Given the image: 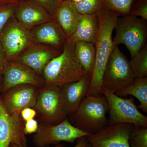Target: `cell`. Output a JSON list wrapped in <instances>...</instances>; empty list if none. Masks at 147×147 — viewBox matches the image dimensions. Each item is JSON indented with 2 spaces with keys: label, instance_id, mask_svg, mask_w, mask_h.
Wrapping results in <instances>:
<instances>
[{
  "label": "cell",
  "instance_id": "ffe728a7",
  "mask_svg": "<svg viewBox=\"0 0 147 147\" xmlns=\"http://www.w3.org/2000/svg\"><path fill=\"white\" fill-rule=\"evenodd\" d=\"M74 53L84 71L86 75L92 77L95 62L94 43L84 41L75 42Z\"/></svg>",
  "mask_w": 147,
  "mask_h": 147
},
{
  "label": "cell",
  "instance_id": "3957f363",
  "mask_svg": "<svg viewBox=\"0 0 147 147\" xmlns=\"http://www.w3.org/2000/svg\"><path fill=\"white\" fill-rule=\"evenodd\" d=\"M108 110V101L103 95L88 96L67 118L76 128L92 135L109 125L106 117Z\"/></svg>",
  "mask_w": 147,
  "mask_h": 147
},
{
  "label": "cell",
  "instance_id": "ba28073f",
  "mask_svg": "<svg viewBox=\"0 0 147 147\" xmlns=\"http://www.w3.org/2000/svg\"><path fill=\"white\" fill-rule=\"evenodd\" d=\"M33 108L45 123L57 124L67 117L60 87L45 86L38 89Z\"/></svg>",
  "mask_w": 147,
  "mask_h": 147
},
{
  "label": "cell",
  "instance_id": "1f68e13d",
  "mask_svg": "<svg viewBox=\"0 0 147 147\" xmlns=\"http://www.w3.org/2000/svg\"><path fill=\"white\" fill-rule=\"evenodd\" d=\"M76 141V144L74 147H86L88 144V142L86 137H81L77 139Z\"/></svg>",
  "mask_w": 147,
  "mask_h": 147
},
{
  "label": "cell",
  "instance_id": "6da1fadb",
  "mask_svg": "<svg viewBox=\"0 0 147 147\" xmlns=\"http://www.w3.org/2000/svg\"><path fill=\"white\" fill-rule=\"evenodd\" d=\"M99 26L95 46V62L87 96L102 94V78L114 47L113 34L119 14L100 7L96 12Z\"/></svg>",
  "mask_w": 147,
  "mask_h": 147
},
{
  "label": "cell",
  "instance_id": "30bf717a",
  "mask_svg": "<svg viewBox=\"0 0 147 147\" xmlns=\"http://www.w3.org/2000/svg\"><path fill=\"white\" fill-rule=\"evenodd\" d=\"M24 125L21 114L10 115L0 97V147H9L11 144L27 147Z\"/></svg>",
  "mask_w": 147,
  "mask_h": 147
},
{
  "label": "cell",
  "instance_id": "d4e9b609",
  "mask_svg": "<svg viewBox=\"0 0 147 147\" xmlns=\"http://www.w3.org/2000/svg\"><path fill=\"white\" fill-rule=\"evenodd\" d=\"M75 5L80 14H93L96 13L101 7V0H83Z\"/></svg>",
  "mask_w": 147,
  "mask_h": 147
},
{
  "label": "cell",
  "instance_id": "d6a6232c",
  "mask_svg": "<svg viewBox=\"0 0 147 147\" xmlns=\"http://www.w3.org/2000/svg\"><path fill=\"white\" fill-rule=\"evenodd\" d=\"M24 0H0V5L10 3L18 4Z\"/></svg>",
  "mask_w": 147,
  "mask_h": 147
},
{
  "label": "cell",
  "instance_id": "4fadbf2b",
  "mask_svg": "<svg viewBox=\"0 0 147 147\" xmlns=\"http://www.w3.org/2000/svg\"><path fill=\"white\" fill-rule=\"evenodd\" d=\"M2 75V93L18 85L28 84L40 88L44 84L43 80L35 71L15 61H7Z\"/></svg>",
  "mask_w": 147,
  "mask_h": 147
},
{
  "label": "cell",
  "instance_id": "4316f807",
  "mask_svg": "<svg viewBox=\"0 0 147 147\" xmlns=\"http://www.w3.org/2000/svg\"><path fill=\"white\" fill-rule=\"evenodd\" d=\"M128 15L147 21V0H139L132 6Z\"/></svg>",
  "mask_w": 147,
  "mask_h": 147
},
{
  "label": "cell",
  "instance_id": "83f0119b",
  "mask_svg": "<svg viewBox=\"0 0 147 147\" xmlns=\"http://www.w3.org/2000/svg\"><path fill=\"white\" fill-rule=\"evenodd\" d=\"M37 3L46 11L50 15L53 16L56 9L61 1V0H32Z\"/></svg>",
  "mask_w": 147,
  "mask_h": 147
},
{
  "label": "cell",
  "instance_id": "5bb4252c",
  "mask_svg": "<svg viewBox=\"0 0 147 147\" xmlns=\"http://www.w3.org/2000/svg\"><path fill=\"white\" fill-rule=\"evenodd\" d=\"M61 50L33 43L14 61L28 66L40 76L49 62L61 53Z\"/></svg>",
  "mask_w": 147,
  "mask_h": 147
},
{
  "label": "cell",
  "instance_id": "e575fe53",
  "mask_svg": "<svg viewBox=\"0 0 147 147\" xmlns=\"http://www.w3.org/2000/svg\"><path fill=\"white\" fill-rule=\"evenodd\" d=\"M2 76H0V97H1V94L2 93V90L3 80L1 79Z\"/></svg>",
  "mask_w": 147,
  "mask_h": 147
},
{
  "label": "cell",
  "instance_id": "277c9868",
  "mask_svg": "<svg viewBox=\"0 0 147 147\" xmlns=\"http://www.w3.org/2000/svg\"><path fill=\"white\" fill-rule=\"evenodd\" d=\"M114 45L123 44L126 46L131 57L146 45L147 21L129 15L118 17L115 26Z\"/></svg>",
  "mask_w": 147,
  "mask_h": 147
},
{
  "label": "cell",
  "instance_id": "e0dca14e",
  "mask_svg": "<svg viewBox=\"0 0 147 147\" xmlns=\"http://www.w3.org/2000/svg\"><path fill=\"white\" fill-rule=\"evenodd\" d=\"M33 43L50 45L63 50L67 41L61 30L54 21L38 25L30 30Z\"/></svg>",
  "mask_w": 147,
  "mask_h": 147
},
{
  "label": "cell",
  "instance_id": "5b68a950",
  "mask_svg": "<svg viewBox=\"0 0 147 147\" xmlns=\"http://www.w3.org/2000/svg\"><path fill=\"white\" fill-rule=\"evenodd\" d=\"M102 94L108 101L109 125L129 123L147 127V117L139 111L134 98H124L102 87Z\"/></svg>",
  "mask_w": 147,
  "mask_h": 147
},
{
  "label": "cell",
  "instance_id": "7c38bea8",
  "mask_svg": "<svg viewBox=\"0 0 147 147\" xmlns=\"http://www.w3.org/2000/svg\"><path fill=\"white\" fill-rule=\"evenodd\" d=\"M38 88L32 85L22 84L12 87L3 93L1 98L7 113L13 115L21 114L24 108H33L38 92Z\"/></svg>",
  "mask_w": 147,
  "mask_h": 147
},
{
  "label": "cell",
  "instance_id": "8fae6325",
  "mask_svg": "<svg viewBox=\"0 0 147 147\" xmlns=\"http://www.w3.org/2000/svg\"><path fill=\"white\" fill-rule=\"evenodd\" d=\"M133 126L129 123L107 125L97 133L86 137L88 144L92 147H130L129 138Z\"/></svg>",
  "mask_w": 147,
  "mask_h": 147
},
{
  "label": "cell",
  "instance_id": "52a82bcc",
  "mask_svg": "<svg viewBox=\"0 0 147 147\" xmlns=\"http://www.w3.org/2000/svg\"><path fill=\"white\" fill-rule=\"evenodd\" d=\"M89 135L72 125L67 117L57 124H40L33 137V142L38 147L57 145L62 142L73 144L77 139Z\"/></svg>",
  "mask_w": 147,
  "mask_h": 147
},
{
  "label": "cell",
  "instance_id": "9a60e30c",
  "mask_svg": "<svg viewBox=\"0 0 147 147\" xmlns=\"http://www.w3.org/2000/svg\"><path fill=\"white\" fill-rule=\"evenodd\" d=\"M14 17L30 31L38 25L53 20V16L45 8L32 0H24L17 4Z\"/></svg>",
  "mask_w": 147,
  "mask_h": 147
},
{
  "label": "cell",
  "instance_id": "d6986e66",
  "mask_svg": "<svg viewBox=\"0 0 147 147\" xmlns=\"http://www.w3.org/2000/svg\"><path fill=\"white\" fill-rule=\"evenodd\" d=\"M99 23L96 13L81 14L76 30L67 39L74 42L77 41L95 43L98 30Z\"/></svg>",
  "mask_w": 147,
  "mask_h": 147
},
{
  "label": "cell",
  "instance_id": "4dcf8cb0",
  "mask_svg": "<svg viewBox=\"0 0 147 147\" xmlns=\"http://www.w3.org/2000/svg\"><path fill=\"white\" fill-rule=\"evenodd\" d=\"M7 61L5 52L0 42V76H2L3 71Z\"/></svg>",
  "mask_w": 147,
  "mask_h": 147
},
{
  "label": "cell",
  "instance_id": "ac0fdd59",
  "mask_svg": "<svg viewBox=\"0 0 147 147\" xmlns=\"http://www.w3.org/2000/svg\"><path fill=\"white\" fill-rule=\"evenodd\" d=\"M81 16L75 4L71 0H63L53 18L67 39L76 30Z\"/></svg>",
  "mask_w": 147,
  "mask_h": 147
},
{
  "label": "cell",
  "instance_id": "484cf974",
  "mask_svg": "<svg viewBox=\"0 0 147 147\" xmlns=\"http://www.w3.org/2000/svg\"><path fill=\"white\" fill-rule=\"evenodd\" d=\"M17 4L10 3L0 5V32L11 18L14 16Z\"/></svg>",
  "mask_w": 147,
  "mask_h": 147
},
{
  "label": "cell",
  "instance_id": "2e32d148",
  "mask_svg": "<svg viewBox=\"0 0 147 147\" xmlns=\"http://www.w3.org/2000/svg\"><path fill=\"white\" fill-rule=\"evenodd\" d=\"M91 79L90 76L86 75L79 81L61 87L64 108L67 116L75 112L87 96Z\"/></svg>",
  "mask_w": 147,
  "mask_h": 147
},
{
  "label": "cell",
  "instance_id": "f1b7e54d",
  "mask_svg": "<svg viewBox=\"0 0 147 147\" xmlns=\"http://www.w3.org/2000/svg\"><path fill=\"white\" fill-rule=\"evenodd\" d=\"M38 125L37 121L32 119L26 122L24 125V132L25 135L36 133L38 129Z\"/></svg>",
  "mask_w": 147,
  "mask_h": 147
},
{
  "label": "cell",
  "instance_id": "f546056e",
  "mask_svg": "<svg viewBox=\"0 0 147 147\" xmlns=\"http://www.w3.org/2000/svg\"><path fill=\"white\" fill-rule=\"evenodd\" d=\"M36 113L34 108L28 107L21 110V116L23 121L26 122L34 119L36 115Z\"/></svg>",
  "mask_w": 147,
  "mask_h": 147
},
{
  "label": "cell",
  "instance_id": "7402d4cb",
  "mask_svg": "<svg viewBox=\"0 0 147 147\" xmlns=\"http://www.w3.org/2000/svg\"><path fill=\"white\" fill-rule=\"evenodd\" d=\"M129 64L134 79L147 77V44L131 58Z\"/></svg>",
  "mask_w": 147,
  "mask_h": 147
},
{
  "label": "cell",
  "instance_id": "d590c367",
  "mask_svg": "<svg viewBox=\"0 0 147 147\" xmlns=\"http://www.w3.org/2000/svg\"><path fill=\"white\" fill-rule=\"evenodd\" d=\"M86 147H92L91 146H90V145L88 144L87 146Z\"/></svg>",
  "mask_w": 147,
  "mask_h": 147
},
{
  "label": "cell",
  "instance_id": "44dd1931",
  "mask_svg": "<svg viewBox=\"0 0 147 147\" xmlns=\"http://www.w3.org/2000/svg\"><path fill=\"white\" fill-rule=\"evenodd\" d=\"M115 94L121 97L133 96L140 102L138 108L147 113V77L134 79L131 85L121 89Z\"/></svg>",
  "mask_w": 147,
  "mask_h": 147
},
{
  "label": "cell",
  "instance_id": "9c48e42d",
  "mask_svg": "<svg viewBox=\"0 0 147 147\" xmlns=\"http://www.w3.org/2000/svg\"><path fill=\"white\" fill-rule=\"evenodd\" d=\"M0 42L7 61L15 60L33 43L30 31L21 25L14 16L0 32Z\"/></svg>",
  "mask_w": 147,
  "mask_h": 147
},
{
  "label": "cell",
  "instance_id": "7a4b0ae2",
  "mask_svg": "<svg viewBox=\"0 0 147 147\" xmlns=\"http://www.w3.org/2000/svg\"><path fill=\"white\" fill-rule=\"evenodd\" d=\"M42 74L45 86L60 87L86 76V74L75 56L74 42L67 40L61 53L49 62Z\"/></svg>",
  "mask_w": 147,
  "mask_h": 147
},
{
  "label": "cell",
  "instance_id": "836d02e7",
  "mask_svg": "<svg viewBox=\"0 0 147 147\" xmlns=\"http://www.w3.org/2000/svg\"><path fill=\"white\" fill-rule=\"evenodd\" d=\"M64 145L63 144H57V145H55V146H53L52 147H64ZM9 147H26L23 146H20V145H18L16 144H11L10 146H9Z\"/></svg>",
  "mask_w": 147,
  "mask_h": 147
},
{
  "label": "cell",
  "instance_id": "603a6c76",
  "mask_svg": "<svg viewBox=\"0 0 147 147\" xmlns=\"http://www.w3.org/2000/svg\"><path fill=\"white\" fill-rule=\"evenodd\" d=\"M134 0H101V7L119 14L128 15Z\"/></svg>",
  "mask_w": 147,
  "mask_h": 147
},
{
  "label": "cell",
  "instance_id": "8d00e7d4",
  "mask_svg": "<svg viewBox=\"0 0 147 147\" xmlns=\"http://www.w3.org/2000/svg\"><path fill=\"white\" fill-rule=\"evenodd\" d=\"M61 1H63V0H61Z\"/></svg>",
  "mask_w": 147,
  "mask_h": 147
},
{
  "label": "cell",
  "instance_id": "8992f818",
  "mask_svg": "<svg viewBox=\"0 0 147 147\" xmlns=\"http://www.w3.org/2000/svg\"><path fill=\"white\" fill-rule=\"evenodd\" d=\"M134 79L129 61L121 52L118 45H115L103 74L102 87L115 93L131 85Z\"/></svg>",
  "mask_w": 147,
  "mask_h": 147
},
{
  "label": "cell",
  "instance_id": "cb8c5ba5",
  "mask_svg": "<svg viewBox=\"0 0 147 147\" xmlns=\"http://www.w3.org/2000/svg\"><path fill=\"white\" fill-rule=\"evenodd\" d=\"M129 143L131 147H147V127L134 125Z\"/></svg>",
  "mask_w": 147,
  "mask_h": 147
}]
</instances>
